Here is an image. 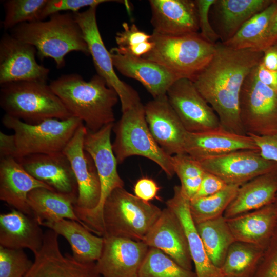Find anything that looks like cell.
<instances>
[{
  "mask_svg": "<svg viewBox=\"0 0 277 277\" xmlns=\"http://www.w3.org/2000/svg\"><path fill=\"white\" fill-rule=\"evenodd\" d=\"M263 51L234 49L221 42L208 64L191 80L216 113L221 127L245 135L239 116V99L243 83L261 61Z\"/></svg>",
  "mask_w": 277,
  "mask_h": 277,
  "instance_id": "obj_1",
  "label": "cell"
},
{
  "mask_svg": "<svg viewBox=\"0 0 277 277\" xmlns=\"http://www.w3.org/2000/svg\"><path fill=\"white\" fill-rule=\"evenodd\" d=\"M71 115L92 132L114 123L113 108L118 101L116 91L101 76L86 81L75 73L64 74L49 84Z\"/></svg>",
  "mask_w": 277,
  "mask_h": 277,
  "instance_id": "obj_2",
  "label": "cell"
},
{
  "mask_svg": "<svg viewBox=\"0 0 277 277\" xmlns=\"http://www.w3.org/2000/svg\"><path fill=\"white\" fill-rule=\"evenodd\" d=\"M49 17L46 21L19 24L10 30V34L33 46L40 60L52 58L58 69L64 67L65 57L71 52L90 55L81 28L73 13H57Z\"/></svg>",
  "mask_w": 277,
  "mask_h": 277,
  "instance_id": "obj_3",
  "label": "cell"
},
{
  "mask_svg": "<svg viewBox=\"0 0 277 277\" xmlns=\"http://www.w3.org/2000/svg\"><path fill=\"white\" fill-rule=\"evenodd\" d=\"M0 106L5 114L35 125L72 116L46 82L20 81L1 85Z\"/></svg>",
  "mask_w": 277,
  "mask_h": 277,
  "instance_id": "obj_4",
  "label": "cell"
},
{
  "mask_svg": "<svg viewBox=\"0 0 277 277\" xmlns=\"http://www.w3.org/2000/svg\"><path fill=\"white\" fill-rule=\"evenodd\" d=\"M162 210L123 188L112 191L102 212L104 234L142 241L160 217Z\"/></svg>",
  "mask_w": 277,
  "mask_h": 277,
  "instance_id": "obj_5",
  "label": "cell"
},
{
  "mask_svg": "<svg viewBox=\"0 0 277 277\" xmlns=\"http://www.w3.org/2000/svg\"><path fill=\"white\" fill-rule=\"evenodd\" d=\"M153 49L142 57L165 67L180 78L190 80L210 61L215 50L200 33L169 36L153 31Z\"/></svg>",
  "mask_w": 277,
  "mask_h": 277,
  "instance_id": "obj_6",
  "label": "cell"
},
{
  "mask_svg": "<svg viewBox=\"0 0 277 277\" xmlns=\"http://www.w3.org/2000/svg\"><path fill=\"white\" fill-rule=\"evenodd\" d=\"M122 113L112 129L115 135L112 149L118 164L130 156H141L155 163L168 177H172L175 173L172 156L153 139L146 120L144 105L140 102Z\"/></svg>",
  "mask_w": 277,
  "mask_h": 277,
  "instance_id": "obj_7",
  "label": "cell"
},
{
  "mask_svg": "<svg viewBox=\"0 0 277 277\" xmlns=\"http://www.w3.org/2000/svg\"><path fill=\"white\" fill-rule=\"evenodd\" d=\"M114 123L92 132L87 130L84 149L92 159L101 185V196L97 206L90 210L75 211L78 219L94 233L104 234L102 212L104 203L113 190L124 187V183L117 169L118 164L111 142Z\"/></svg>",
  "mask_w": 277,
  "mask_h": 277,
  "instance_id": "obj_8",
  "label": "cell"
},
{
  "mask_svg": "<svg viewBox=\"0 0 277 277\" xmlns=\"http://www.w3.org/2000/svg\"><path fill=\"white\" fill-rule=\"evenodd\" d=\"M2 123L14 132L16 160L30 154L63 152L83 123L72 116L64 120L48 119L31 125L6 114Z\"/></svg>",
  "mask_w": 277,
  "mask_h": 277,
  "instance_id": "obj_9",
  "label": "cell"
},
{
  "mask_svg": "<svg viewBox=\"0 0 277 277\" xmlns=\"http://www.w3.org/2000/svg\"><path fill=\"white\" fill-rule=\"evenodd\" d=\"M254 68L246 78L240 92L239 116L241 125L247 135L275 134L277 91L256 78Z\"/></svg>",
  "mask_w": 277,
  "mask_h": 277,
  "instance_id": "obj_10",
  "label": "cell"
},
{
  "mask_svg": "<svg viewBox=\"0 0 277 277\" xmlns=\"http://www.w3.org/2000/svg\"><path fill=\"white\" fill-rule=\"evenodd\" d=\"M97 7H90L85 11L73 13L82 31L90 55L97 74L118 94L122 111L141 102L138 93L117 76L110 52L105 47L97 26Z\"/></svg>",
  "mask_w": 277,
  "mask_h": 277,
  "instance_id": "obj_11",
  "label": "cell"
},
{
  "mask_svg": "<svg viewBox=\"0 0 277 277\" xmlns=\"http://www.w3.org/2000/svg\"><path fill=\"white\" fill-rule=\"evenodd\" d=\"M166 95L187 132L200 133L221 127L216 113L191 80L178 79L169 87Z\"/></svg>",
  "mask_w": 277,
  "mask_h": 277,
  "instance_id": "obj_12",
  "label": "cell"
},
{
  "mask_svg": "<svg viewBox=\"0 0 277 277\" xmlns=\"http://www.w3.org/2000/svg\"><path fill=\"white\" fill-rule=\"evenodd\" d=\"M32 45L5 33L0 41V84L20 82H46L49 69L36 60Z\"/></svg>",
  "mask_w": 277,
  "mask_h": 277,
  "instance_id": "obj_13",
  "label": "cell"
},
{
  "mask_svg": "<svg viewBox=\"0 0 277 277\" xmlns=\"http://www.w3.org/2000/svg\"><path fill=\"white\" fill-rule=\"evenodd\" d=\"M199 162L205 171L219 177L227 185L239 186L277 169V163L265 160L255 150H238Z\"/></svg>",
  "mask_w": 277,
  "mask_h": 277,
  "instance_id": "obj_14",
  "label": "cell"
},
{
  "mask_svg": "<svg viewBox=\"0 0 277 277\" xmlns=\"http://www.w3.org/2000/svg\"><path fill=\"white\" fill-rule=\"evenodd\" d=\"M87 129L84 123L63 151L68 159L78 186V196L75 211H86L95 208L101 196L99 177L94 162L84 150L83 143Z\"/></svg>",
  "mask_w": 277,
  "mask_h": 277,
  "instance_id": "obj_15",
  "label": "cell"
},
{
  "mask_svg": "<svg viewBox=\"0 0 277 277\" xmlns=\"http://www.w3.org/2000/svg\"><path fill=\"white\" fill-rule=\"evenodd\" d=\"M58 234L48 229L42 247L34 255L33 265L25 277H100L95 263H82L60 249Z\"/></svg>",
  "mask_w": 277,
  "mask_h": 277,
  "instance_id": "obj_16",
  "label": "cell"
},
{
  "mask_svg": "<svg viewBox=\"0 0 277 277\" xmlns=\"http://www.w3.org/2000/svg\"><path fill=\"white\" fill-rule=\"evenodd\" d=\"M104 244L96 268L103 277H138L149 247L143 241L103 236Z\"/></svg>",
  "mask_w": 277,
  "mask_h": 277,
  "instance_id": "obj_17",
  "label": "cell"
},
{
  "mask_svg": "<svg viewBox=\"0 0 277 277\" xmlns=\"http://www.w3.org/2000/svg\"><path fill=\"white\" fill-rule=\"evenodd\" d=\"M144 109L149 131L161 149L170 156L186 153L184 145L187 131L167 95L149 101Z\"/></svg>",
  "mask_w": 277,
  "mask_h": 277,
  "instance_id": "obj_18",
  "label": "cell"
},
{
  "mask_svg": "<svg viewBox=\"0 0 277 277\" xmlns=\"http://www.w3.org/2000/svg\"><path fill=\"white\" fill-rule=\"evenodd\" d=\"M17 161L31 176L54 191L77 198V181L63 152L30 154Z\"/></svg>",
  "mask_w": 277,
  "mask_h": 277,
  "instance_id": "obj_19",
  "label": "cell"
},
{
  "mask_svg": "<svg viewBox=\"0 0 277 277\" xmlns=\"http://www.w3.org/2000/svg\"><path fill=\"white\" fill-rule=\"evenodd\" d=\"M109 52L119 72L140 82L153 98L166 94L172 84L181 78L156 62L123 52L117 47Z\"/></svg>",
  "mask_w": 277,
  "mask_h": 277,
  "instance_id": "obj_20",
  "label": "cell"
},
{
  "mask_svg": "<svg viewBox=\"0 0 277 277\" xmlns=\"http://www.w3.org/2000/svg\"><path fill=\"white\" fill-rule=\"evenodd\" d=\"M142 241L149 247L162 251L183 268L192 270L193 262L184 228L168 207L162 210Z\"/></svg>",
  "mask_w": 277,
  "mask_h": 277,
  "instance_id": "obj_21",
  "label": "cell"
},
{
  "mask_svg": "<svg viewBox=\"0 0 277 277\" xmlns=\"http://www.w3.org/2000/svg\"><path fill=\"white\" fill-rule=\"evenodd\" d=\"M149 3L153 32L169 36L199 33L195 1L151 0Z\"/></svg>",
  "mask_w": 277,
  "mask_h": 277,
  "instance_id": "obj_22",
  "label": "cell"
},
{
  "mask_svg": "<svg viewBox=\"0 0 277 277\" xmlns=\"http://www.w3.org/2000/svg\"><path fill=\"white\" fill-rule=\"evenodd\" d=\"M184 148L186 153L198 161L238 150H259L250 136L234 133L221 127L200 133L187 132Z\"/></svg>",
  "mask_w": 277,
  "mask_h": 277,
  "instance_id": "obj_23",
  "label": "cell"
},
{
  "mask_svg": "<svg viewBox=\"0 0 277 277\" xmlns=\"http://www.w3.org/2000/svg\"><path fill=\"white\" fill-rule=\"evenodd\" d=\"M190 200L183 191L181 186L173 188V195L166 202L177 216L184 228L195 272L197 277H227L221 269L215 266L205 251L202 241L197 231L190 211Z\"/></svg>",
  "mask_w": 277,
  "mask_h": 277,
  "instance_id": "obj_24",
  "label": "cell"
},
{
  "mask_svg": "<svg viewBox=\"0 0 277 277\" xmlns=\"http://www.w3.org/2000/svg\"><path fill=\"white\" fill-rule=\"evenodd\" d=\"M50 186L35 179L14 158L0 159V200L13 209L33 216L28 205V195L32 190Z\"/></svg>",
  "mask_w": 277,
  "mask_h": 277,
  "instance_id": "obj_25",
  "label": "cell"
},
{
  "mask_svg": "<svg viewBox=\"0 0 277 277\" xmlns=\"http://www.w3.org/2000/svg\"><path fill=\"white\" fill-rule=\"evenodd\" d=\"M273 0H215L209 11L211 26L221 42L232 38L243 24Z\"/></svg>",
  "mask_w": 277,
  "mask_h": 277,
  "instance_id": "obj_26",
  "label": "cell"
},
{
  "mask_svg": "<svg viewBox=\"0 0 277 277\" xmlns=\"http://www.w3.org/2000/svg\"><path fill=\"white\" fill-rule=\"evenodd\" d=\"M41 224L32 216L16 209L0 214V246L16 249L28 248L35 255L44 239Z\"/></svg>",
  "mask_w": 277,
  "mask_h": 277,
  "instance_id": "obj_27",
  "label": "cell"
},
{
  "mask_svg": "<svg viewBox=\"0 0 277 277\" xmlns=\"http://www.w3.org/2000/svg\"><path fill=\"white\" fill-rule=\"evenodd\" d=\"M277 194V169L259 175L239 188L225 211L226 219L261 208L273 202Z\"/></svg>",
  "mask_w": 277,
  "mask_h": 277,
  "instance_id": "obj_28",
  "label": "cell"
},
{
  "mask_svg": "<svg viewBox=\"0 0 277 277\" xmlns=\"http://www.w3.org/2000/svg\"><path fill=\"white\" fill-rule=\"evenodd\" d=\"M276 210L273 203L261 208L226 219L236 241L264 248L273 229Z\"/></svg>",
  "mask_w": 277,
  "mask_h": 277,
  "instance_id": "obj_29",
  "label": "cell"
},
{
  "mask_svg": "<svg viewBox=\"0 0 277 277\" xmlns=\"http://www.w3.org/2000/svg\"><path fill=\"white\" fill-rule=\"evenodd\" d=\"M42 226L64 237L72 251V257L82 263L96 262L104 244L103 236L95 235L78 222L68 219L44 222Z\"/></svg>",
  "mask_w": 277,
  "mask_h": 277,
  "instance_id": "obj_30",
  "label": "cell"
},
{
  "mask_svg": "<svg viewBox=\"0 0 277 277\" xmlns=\"http://www.w3.org/2000/svg\"><path fill=\"white\" fill-rule=\"evenodd\" d=\"M77 198L45 188H36L28 195V205L39 223L62 219L75 221L90 230L77 217L74 210Z\"/></svg>",
  "mask_w": 277,
  "mask_h": 277,
  "instance_id": "obj_31",
  "label": "cell"
},
{
  "mask_svg": "<svg viewBox=\"0 0 277 277\" xmlns=\"http://www.w3.org/2000/svg\"><path fill=\"white\" fill-rule=\"evenodd\" d=\"M206 254L212 263L221 268L228 250L236 241L223 215L195 224Z\"/></svg>",
  "mask_w": 277,
  "mask_h": 277,
  "instance_id": "obj_32",
  "label": "cell"
},
{
  "mask_svg": "<svg viewBox=\"0 0 277 277\" xmlns=\"http://www.w3.org/2000/svg\"><path fill=\"white\" fill-rule=\"evenodd\" d=\"M276 11L277 0H273L268 7L246 21L232 38L223 44L234 49L251 48L261 51L268 27Z\"/></svg>",
  "mask_w": 277,
  "mask_h": 277,
  "instance_id": "obj_33",
  "label": "cell"
},
{
  "mask_svg": "<svg viewBox=\"0 0 277 277\" xmlns=\"http://www.w3.org/2000/svg\"><path fill=\"white\" fill-rule=\"evenodd\" d=\"M263 251L258 246L235 241L229 247L220 268L227 277H252Z\"/></svg>",
  "mask_w": 277,
  "mask_h": 277,
  "instance_id": "obj_34",
  "label": "cell"
},
{
  "mask_svg": "<svg viewBox=\"0 0 277 277\" xmlns=\"http://www.w3.org/2000/svg\"><path fill=\"white\" fill-rule=\"evenodd\" d=\"M239 186L228 185L213 194L190 201V211L195 224L214 219L223 214L235 196Z\"/></svg>",
  "mask_w": 277,
  "mask_h": 277,
  "instance_id": "obj_35",
  "label": "cell"
},
{
  "mask_svg": "<svg viewBox=\"0 0 277 277\" xmlns=\"http://www.w3.org/2000/svg\"><path fill=\"white\" fill-rule=\"evenodd\" d=\"M138 277H197L195 272L186 269L171 258L155 248L149 247L141 266Z\"/></svg>",
  "mask_w": 277,
  "mask_h": 277,
  "instance_id": "obj_36",
  "label": "cell"
},
{
  "mask_svg": "<svg viewBox=\"0 0 277 277\" xmlns=\"http://www.w3.org/2000/svg\"><path fill=\"white\" fill-rule=\"evenodd\" d=\"M47 0H7L3 2L5 30H11L19 24L41 21V16Z\"/></svg>",
  "mask_w": 277,
  "mask_h": 277,
  "instance_id": "obj_37",
  "label": "cell"
},
{
  "mask_svg": "<svg viewBox=\"0 0 277 277\" xmlns=\"http://www.w3.org/2000/svg\"><path fill=\"white\" fill-rule=\"evenodd\" d=\"M172 162L183 191L192 199L199 191L205 170L199 161L186 153L172 156Z\"/></svg>",
  "mask_w": 277,
  "mask_h": 277,
  "instance_id": "obj_38",
  "label": "cell"
},
{
  "mask_svg": "<svg viewBox=\"0 0 277 277\" xmlns=\"http://www.w3.org/2000/svg\"><path fill=\"white\" fill-rule=\"evenodd\" d=\"M33 263L23 249L0 246V277H25Z\"/></svg>",
  "mask_w": 277,
  "mask_h": 277,
  "instance_id": "obj_39",
  "label": "cell"
},
{
  "mask_svg": "<svg viewBox=\"0 0 277 277\" xmlns=\"http://www.w3.org/2000/svg\"><path fill=\"white\" fill-rule=\"evenodd\" d=\"M107 0H47L43 10L41 21L47 17L63 11H71L73 13L85 7H97L101 4L111 2Z\"/></svg>",
  "mask_w": 277,
  "mask_h": 277,
  "instance_id": "obj_40",
  "label": "cell"
},
{
  "mask_svg": "<svg viewBox=\"0 0 277 277\" xmlns=\"http://www.w3.org/2000/svg\"><path fill=\"white\" fill-rule=\"evenodd\" d=\"M215 0H195L200 34L209 43L215 45L220 42L218 35L213 30L209 18V11Z\"/></svg>",
  "mask_w": 277,
  "mask_h": 277,
  "instance_id": "obj_41",
  "label": "cell"
},
{
  "mask_svg": "<svg viewBox=\"0 0 277 277\" xmlns=\"http://www.w3.org/2000/svg\"><path fill=\"white\" fill-rule=\"evenodd\" d=\"M122 25L124 30L117 32L115 36L116 43L119 48L127 49L151 39V34L140 30L134 24L129 26L127 23H124Z\"/></svg>",
  "mask_w": 277,
  "mask_h": 277,
  "instance_id": "obj_42",
  "label": "cell"
},
{
  "mask_svg": "<svg viewBox=\"0 0 277 277\" xmlns=\"http://www.w3.org/2000/svg\"><path fill=\"white\" fill-rule=\"evenodd\" d=\"M252 277H277V246L263 253Z\"/></svg>",
  "mask_w": 277,
  "mask_h": 277,
  "instance_id": "obj_43",
  "label": "cell"
},
{
  "mask_svg": "<svg viewBox=\"0 0 277 277\" xmlns=\"http://www.w3.org/2000/svg\"><path fill=\"white\" fill-rule=\"evenodd\" d=\"M248 135L254 141L262 157L277 163V133L263 136L253 134Z\"/></svg>",
  "mask_w": 277,
  "mask_h": 277,
  "instance_id": "obj_44",
  "label": "cell"
},
{
  "mask_svg": "<svg viewBox=\"0 0 277 277\" xmlns=\"http://www.w3.org/2000/svg\"><path fill=\"white\" fill-rule=\"evenodd\" d=\"M227 185L219 177L212 173L205 171L202 177L199 191L193 199L213 194L223 190Z\"/></svg>",
  "mask_w": 277,
  "mask_h": 277,
  "instance_id": "obj_45",
  "label": "cell"
},
{
  "mask_svg": "<svg viewBox=\"0 0 277 277\" xmlns=\"http://www.w3.org/2000/svg\"><path fill=\"white\" fill-rule=\"evenodd\" d=\"M160 187L152 179L142 177L137 181L134 186L135 195L140 199L150 202L157 197Z\"/></svg>",
  "mask_w": 277,
  "mask_h": 277,
  "instance_id": "obj_46",
  "label": "cell"
},
{
  "mask_svg": "<svg viewBox=\"0 0 277 277\" xmlns=\"http://www.w3.org/2000/svg\"><path fill=\"white\" fill-rule=\"evenodd\" d=\"M254 70L256 78L261 83L277 91V70H271L265 68L261 62Z\"/></svg>",
  "mask_w": 277,
  "mask_h": 277,
  "instance_id": "obj_47",
  "label": "cell"
},
{
  "mask_svg": "<svg viewBox=\"0 0 277 277\" xmlns=\"http://www.w3.org/2000/svg\"><path fill=\"white\" fill-rule=\"evenodd\" d=\"M16 144L13 134L8 135L0 132V159L11 157L15 159Z\"/></svg>",
  "mask_w": 277,
  "mask_h": 277,
  "instance_id": "obj_48",
  "label": "cell"
},
{
  "mask_svg": "<svg viewBox=\"0 0 277 277\" xmlns=\"http://www.w3.org/2000/svg\"><path fill=\"white\" fill-rule=\"evenodd\" d=\"M261 63L266 68L277 70V42L263 51Z\"/></svg>",
  "mask_w": 277,
  "mask_h": 277,
  "instance_id": "obj_49",
  "label": "cell"
},
{
  "mask_svg": "<svg viewBox=\"0 0 277 277\" xmlns=\"http://www.w3.org/2000/svg\"><path fill=\"white\" fill-rule=\"evenodd\" d=\"M277 42V11L268 27L264 40L261 47L263 51L267 47Z\"/></svg>",
  "mask_w": 277,
  "mask_h": 277,
  "instance_id": "obj_50",
  "label": "cell"
},
{
  "mask_svg": "<svg viewBox=\"0 0 277 277\" xmlns=\"http://www.w3.org/2000/svg\"><path fill=\"white\" fill-rule=\"evenodd\" d=\"M153 47L154 43L150 40L136 44L127 49H121L117 48L123 52L129 53L135 56L142 57L150 51L153 49Z\"/></svg>",
  "mask_w": 277,
  "mask_h": 277,
  "instance_id": "obj_51",
  "label": "cell"
}]
</instances>
